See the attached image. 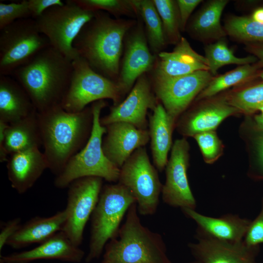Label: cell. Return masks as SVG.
I'll list each match as a JSON object with an SVG mask.
<instances>
[{
    "instance_id": "cell-2",
    "label": "cell",
    "mask_w": 263,
    "mask_h": 263,
    "mask_svg": "<svg viewBox=\"0 0 263 263\" xmlns=\"http://www.w3.org/2000/svg\"><path fill=\"white\" fill-rule=\"evenodd\" d=\"M137 20L113 19L108 13L95 12L73 43L79 56L97 73L116 82L120 68L123 40Z\"/></svg>"
},
{
    "instance_id": "cell-31",
    "label": "cell",
    "mask_w": 263,
    "mask_h": 263,
    "mask_svg": "<svg viewBox=\"0 0 263 263\" xmlns=\"http://www.w3.org/2000/svg\"><path fill=\"white\" fill-rule=\"evenodd\" d=\"M152 1L160 17L167 43L176 45L181 38L180 17L176 1Z\"/></svg>"
},
{
    "instance_id": "cell-45",
    "label": "cell",
    "mask_w": 263,
    "mask_h": 263,
    "mask_svg": "<svg viewBox=\"0 0 263 263\" xmlns=\"http://www.w3.org/2000/svg\"><path fill=\"white\" fill-rule=\"evenodd\" d=\"M259 111H261V113L255 116L254 123L257 127L263 129V107Z\"/></svg>"
},
{
    "instance_id": "cell-44",
    "label": "cell",
    "mask_w": 263,
    "mask_h": 263,
    "mask_svg": "<svg viewBox=\"0 0 263 263\" xmlns=\"http://www.w3.org/2000/svg\"><path fill=\"white\" fill-rule=\"evenodd\" d=\"M251 18L254 21L263 24V7L256 9Z\"/></svg>"
},
{
    "instance_id": "cell-23",
    "label": "cell",
    "mask_w": 263,
    "mask_h": 263,
    "mask_svg": "<svg viewBox=\"0 0 263 263\" xmlns=\"http://www.w3.org/2000/svg\"><path fill=\"white\" fill-rule=\"evenodd\" d=\"M238 112L226 100L210 102L181 118L177 126L178 131L186 136L213 131L225 118Z\"/></svg>"
},
{
    "instance_id": "cell-41",
    "label": "cell",
    "mask_w": 263,
    "mask_h": 263,
    "mask_svg": "<svg viewBox=\"0 0 263 263\" xmlns=\"http://www.w3.org/2000/svg\"><path fill=\"white\" fill-rule=\"evenodd\" d=\"M176 1L179 11L181 30L184 31L190 14L202 0H177Z\"/></svg>"
},
{
    "instance_id": "cell-46",
    "label": "cell",
    "mask_w": 263,
    "mask_h": 263,
    "mask_svg": "<svg viewBox=\"0 0 263 263\" xmlns=\"http://www.w3.org/2000/svg\"><path fill=\"white\" fill-rule=\"evenodd\" d=\"M258 76L261 77L263 82V70L258 72Z\"/></svg>"
},
{
    "instance_id": "cell-3",
    "label": "cell",
    "mask_w": 263,
    "mask_h": 263,
    "mask_svg": "<svg viewBox=\"0 0 263 263\" xmlns=\"http://www.w3.org/2000/svg\"><path fill=\"white\" fill-rule=\"evenodd\" d=\"M72 61L51 46L10 75L30 97L37 112L61 105L70 85Z\"/></svg>"
},
{
    "instance_id": "cell-39",
    "label": "cell",
    "mask_w": 263,
    "mask_h": 263,
    "mask_svg": "<svg viewBox=\"0 0 263 263\" xmlns=\"http://www.w3.org/2000/svg\"><path fill=\"white\" fill-rule=\"evenodd\" d=\"M21 219L16 217L6 222L2 223L0 232V252L1 253L4 246L6 245L9 239L20 227Z\"/></svg>"
},
{
    "instance_id": "cell-11",
    "label": "cell",
    "mask_w": 263,
    "mask_h": 263,
    "mask_svg": "<svg viewBox=\"0 0 263 263\" xmlns=\"http://www.w3.org/2000/svg\"><path fill=\"white\" fill-rule=\"evenodd\" d=\"M103 180L97 177H82L68 187L64 209L66 219L62 231L77 246L82 243L85 226L98 201Z\"/></svg>"
},
{
    "instance_id": "cell-22",
    "label": "cell",
    "mask_w": 263,
    "mask_h": 263,
    "mask_svg": "<svg viewBox=\"0 0 263 263\" xmlns=\"http://www.w3.org/2000/svg\"><path fill=\"white\" fill-rule=\"evenodd\" d=\"M66 219L65 209L49 217H33L20 225L6 245L20 249L35 244H40L62 231Z\"/></svg>"
},
{
    "instance_id": "cell-33",
    "label": "cell",
    "mask_w": 263,
    "mask_h": 263,
    "mask_svg": "<svg viewBox=\"0 0 263 263\" xmlns=\"http://www.w3.org/2000/svg\"><path fill=\"white\" fill-rule=\"evenodd\" d=\"M226 100L239 112L252 114L263 107V82L237 92Z\"/></svg>"
},
{
    "instance_id": "cell-47",
    "label": "cell",
    "mask_w": 263,
    "mask_h": 263,
    "mask_svg": "<svg viewBox=\"0 0 263 263\" xmlns=\"http://www.w3.org/2000/svg\"><path fill=\"white\" fill-rule=\"evenodd\" d=\"M200 263L198 262H197V261H195V260H194V261H192V262H189V263Z\"/></svg>"
},
{
    "instance_id": "cell-34",
    "label": "cell",
    "mask_w": 263,
    "mask_h": 263,
    "mask_svg": "<svg viewBox=\"0 0 263 263\" xmlns=\"http://www.w3.org/2000/svg\"><path fill=\"white\" fill-rule=\"evenodd\" d=\"M80 7L92 12L105 11L118 17H138L132 0H74Z\"/></svg>"
},
{
    "instance_id": "cell-42",
    "label": "cell",
    "mask_w": 263,
    "mask_h": 263,
    "mask_svg": "<svg viewBox=\"0 0 263 263\" xmlns=\"http://www.w3.org/2000/svg\"><path fill=\"white\" fill-rule=\"evenodd\" d=\"M9 124L0 120V162H7L8 156L4 147L5 133Z\"/></svg>"
},
{
    "instance_id": "cell-30",
    "label": "cell",
    "mask_w": 263,
    "mask_h": 263,
    "mask_svg": "<svg viewBox=\"0 0 263 263\" xmlns=\"http://www.w3.org/2000/svg\"><path fill=\"white\" fill-rule=\"evenodd\" d=\"M205 52L209 71L213 75L216 74L217 71L225 65L250 64L258 60L257 57L253 55L244 57H237L228 47L225 40L222 38L207 45L205 49Z\"/></svg>"
},
{
    "instance_id": "cell-17",
    "label": "cell",
    "mask_w": 263,
    "mask_h": 263,
    "mask_svg": "<svg viewBox=\"0 0 263 263\" xmlns=\"http://www.w3.org/2000/svg\"><path fill=\"white\" fill-rule=\"evenodd\" d=\"M106 132L102 143L107 158L120 169L137 149L150 141L148 130H141L128 123L114 122L105 126Z\"/></svg>"
},
{
    "instance_id": "cell-35",
    "label": "cell",
    "mask_w": 263,
    "mask_h": 263,
    "mask_svg": "<svg viewBox=\"0 0 263 263\" xmlns=\"http://www.w3.org/2000/svg\"><path fill=\"white\" fill-rule=\"evenodd\" d=\"M193 137L197 142L206 163H213L221 155L222 144L214 131L198 133Z\"/></svg>"
},
{
    "instance_id": "cell-7",
    "label": "cell",
    "mask_w": 263,
    "mask_h": 263,
    "mask_svg": "<svg viewBox=\"0 0 263 263\" xmlns=\"http://www.w3.org/2000/svg\"><path fill=\"white\" fill-rule=\"evenodd\" d=\"M94 15L95 12L68 0L62 5L49 8L35 20L39 31L48 38L51 46L73 61L79 56L73 46L74 40Z\"/></svg>"
},
{
    "instance_id": "cell-8",
    "label": "cell",
    "mask_w": 263,
    "mask_h": 263,
    "mask_svg": "<svg viewBox=\"0 0 263 263\" xmlns=\"http://www.w3.org/2000/svg\"><path fill=\"white\" fill-rule=\"evenodd\" d=\"M51 46L35 19L18 20L0 30V75H11L44 49Z\"/></svg>"
},
{
    "instance_id": "cell-25",
    "label": "cell",
    "mask_w": 263,
    "mask_h": 263,
    "mask_svg": "<svg viewBox=\"0 0 263 263\" xmlns=\"http://www.w3.org/2000/svg\"><path fill=\"white\" fill-rule=\"evenodd\" d=\"M36 111L19 83L10 75H0V120L10 124Z\"/></svg>"
},
{
    "instance_id": "cell-27",
    "label": "cell",
    "mask_w": 263,
    "mask_h": 263,
    "mask_svg": "<svg viewBox=\"0 0 263 263\" xmlns=\"http://www.w3.org/2000/svg\"><path fill=\"white\" fill-rule=\"evenodd\" d=\"M228 1L214 0L209 2L192 19L189 25V30L201 38L223 37L226 33L221 25L220 18Z\"/></svg>"
},
{
    "instance_id": "cell-5",
    "label": "cell",
    "mask_w": 263,
    "mask_h": 263,
    "mask_svg": "<svg viewBox=\"0 0 263 263\" xmlns=\"http://www.w3.org/2000/svg\"><path fill=\"white\" fill-rule=\"evenodd\" d=\"M104 100L91 106L93 124L90 137L83 148L67 162L62 172L56 176L54 185L58 188H68L74 181L85 177H97L110 183L118 182L120 169L105 155L102 147L106 128L101 125L100 113L107 106Z\"/></svg>"
},
{
    "instance_id": "cell-6",
    "label": "cell",
    "mask_w": 263,
    "mask_h": 263,
    "mask_svg": "<svg viewBox=\"0 0 263 263\" xmlns=\"http://www.w3.org/2000/svg\"><path fill=\"white\" fill-rule=\"evenodd\" d=\"M135 202L130 191L119 183L103 186L91 217L89 251L85 260L86 263L100 257L105 245L116 236L123 218Z\"/></svg>"
},
{
    "instance_id": "cell-26",
    "label": "cell",
    "mask_w": 263,
    "mask_h": 263,
    "mask_svg": "<svg viewBox=\"0 0 263 263\" xmlns=\"http://www.w3.org/2000/svg\"><path fill=\"white\" fill-rule=\"evenodd\" d=\"M42 146L38 112L8 125L4 147L9 156L13 153Z\"/></svg>"
},
{
    "instance_id": "cell-32",
    "label": "cell",
    "mask_w": 263,
    "mask_h": 263,
    "mask_svg": "<svg viewBox=\"0 0 263 263\" xmlns=\"http://www.w3.org/2000/svg\"><path fill=\"white\" fill-rule=\"evenodd\" d=\"M225 31L242 41L263 42V24L254 21L251 17L229 18L225 25Z\"/></svg>"
},
{
    "instance_id": "cell-37",
    "label": "cell",
    "mask_w": 263,
    "mask_h": 263,
    "mask_svg": "<svg viewBox=\"0 0 263 263\" xmlns=\"http://www.w3.org/2000/svg\"><path fill=\"white\" fill-rule=\"evenodd\" d=\"M253 135L252 152L255 159L249 174L256 180H263V129L254 124Z\"/></svg>"
},
{
    "instance_id": "cell-15",
    "label": "cell",
    "mask_w": 263,
    "mask_h": 263,
    "mask_svg": "<svg viewBox=\"0 0 263 263\" xmlns=\"http://www.w3.org/2000/svg\"><path fill=\"white\" fill-rule=\"evenodd\" d=\"M158 103L150 80L146 74H143L136 80L126 98L111 107L109 113L100 118V124L106 126L114 122H123L139 129L148 130V110L152 111Z\"/></svg>"
},
{
    "instance_id": "cell-20",
    "label": "cell",
    "mask_w": 263,
    "mask_h": 263,
    "mask_svg": "<svg viewBox=\"0 0 263 263\" xmlns=\"http://www.w3.org/2000/svg\"><path fill=\"white\" fill-rule=\"evenodd\" d=\"M183 213L197 224L195 237H204L227 242H241L248 230L251 221L233 214L220 217L206 216L195 209L184 208Z\"/></svg>"
},
{
    "instance_id": "cell-16",
    "label": "cell",
    "mask_w": 263,
    "mask_h": 263,
    "mask_svg": "<svg viewBox=\"0 0 263 263\" xmlns=\"http://www.w3.org/2000/svg\"><path fill=\"white\" fill-rule=\"evenodd\" d=\"M188 244L194 260L200 263H257L259 246L241 242H227L204 237Z\"/></svg>"
},
{
    "instance_id": "cell-12",
    "label": "cell",
    "mask_w": 263,
    "mask_h": 263,
    "mask_svg": "<svg viewBox=\"0 0 263 263\" xmlns=\"http://www.w3.org/2000/svg\"><path fill=\"white\" fill-rule=\"evenodd\" d=\"M209 71L201 70L175 77L152 78L153 91L175 123L194 98L212 79Z\"/></svg>"
},
{
    "instance_id": "cell-4",
    "label": "cell",
    "mask_w": 263,
    "mask_h": 263,
    "mask_svg": "<svg viewBox=\"0 0 263 263\" xmlns=\"http://www.w3.org/2000/svg\"><path fill=\"white\" fill-rule=\"evenodd\" d=\"M125 218L116 236L105 245L99 263H172L161 235L142 224L136 202Z\"/></svg>"
},
{
    "instance_id": "cell-40",
    "label": "cell",
    "mask_w": 263,
    "mask_h": 263,
    "mask_svg": "<svg viewBox=\"0 0 263 263\" xmlns=\"http://www.w3.org/2000/svg\"><path fill=\"white\" fill-rule=\"evenodd\" d=\"M28 2L31 18L34 19L49 8L55 5H62L65 3L61 0H28Z\"/></svg>"
},
{
    "instance_id": "cell-14",
    "label": "cell",
    "mask_w": 263,
    "mask_h": 263,
    "mask_svg": "<svg viewBox=\"0 0 263 263\" xmlns=\"http://www.w3.org/2000/svg\"><path fill=\"white\" fill-rule=\"evenodd\" d=\"M189 150V144L185 138L174 141L165 167L166 180L161 196L163 202L170 207L195 209L196 202L187 176Z\"/></svg>"
},
{
    "instance_id": "cell-10",
    "label": "cell",
    "mask_w": 263,
    "mask_h": 263,
    "mask_svg": "<svg viewBox=\"0 0 263 263\" xmlns=\"http://www.w3.org/2000/svg\"><path fill=\"white\" fill-rule=\"evenodd\" d=\"M72 64L70 85L61 104L66 111L79 112L89 104L105 99L112 100L113 105L121 102L123 97L116 82L95 72L80 56Z\"/></svg>"
},
{
    "instance_id": "cell-28",
    "label": "cell",
    "mask_w": 263,
    "mask_h": 263,
    "mask_svg": "<svg viewBox=\"0 0 263 263\" xmlns=\"http://www.w3.org/2000/svg\"><path fill=\"white\" fill-rule=\"evenodd\" d=\"M141 19L150 50L157 56L167 44L160 17L152 0H132Z\"/></svg>"
},
{
    "instance_id": "cell-29",
    "label": "cell",
    "mask_w": 263,
    "mask_h": 263,
    "mask_svg": "<svg viewBox=\"0 0 263 263\" xmlns=\"http://www.w3.org/2000/svg\"><path fill=\"white\" fill-rule=\"evenodd\" d=\"M259 68L256 64L241 65L224 75L213 78L197 96V100L211 97L228 88L258 76Z\"/></svg>"
},
{
    "instance_id": "cell-19",
    "label": "cell",
    "mask_w": 263,
    "mask_h": 263,
    "mask_svg": "<svg viewBox=\"0 0 263 263\" xmlns=\"http://www.w3.org/2000/svg\"><path fill=\"white\" fill-rule=\"evenodd\" d=\"M201 70L209 71L207 59L181 37L172 51H162L157 55L152 78L175 77Z\"/></svg>"
},
{
    "instance_id": "cell-38",
    "label": "cell",
    "mask_w": 263,
    "mask_h": 263,
    "mask_svg": "<svg viewBox=\"0 0 263 263\" xmlns=\"http://www.w3.org/2000/svg\"><path fill=\"white\" fill-rule=\"evenodd\" d=\"M244 243L249 246H259L263 243V198L261 209L257 217L251 221L244 238Z\"/></svg>"
},
{
    "instance_id": "cell-21",
    "label": "cell",
    "mask_w": 263,
    "mask_h": 263,
    "mask_svg": "<svg viewBox=\"0 0 263 263\" xmlns=\"http://www.w3.org/2000/svg\"><path fill=\"white\" fill-rule=\"evenodd\" d=\"M9 181L18 193L30 189L48 169V163L39 148H34L11 154L6 162Z\"/></svg>"
},
{
    "instance_id": "cell-18",
    "label": "cell",
    "mask_w": 263,
    "mask_h": 263,
    "mask_svg": "<svg viewBox=\"0 0 263 263\" xmlns=\"http://www.w3.org/2000/svg\"><path fill=\"white\" fill-rule=\"evenodd\" d=\"M84 256V251L60 231L31 249L7 255H0V263H30L39 260L80 263Z\"/></svg>"
},
{
    "instance_id": "cell-13",
    "label": "cell",
    "mask_w": 263,
    "mask_h": 263,
    "mask_svg": "<svg viewBox=\"0 0 263 263\" xmlns=\"http://www.w3.org/2000/svg\"><path fill=\"white\" fill-rule=\"evenodd\" d=\"M137 19L125 38L124 53L116 81L123 97L140 76L153 70L157 59L149 47L143 22L139 16Z\"/></svg>"
},
{
    "instance_id": "cell-9",
    "label": "cell",
    "mask_w": 263,
    "mask_h": 263,
    "mask_svg": "<svg viewBox=\"0 0 263 263\" xmlns=\"http://www.w3.org/2000/svg\"><path fill=\"white\" fill-rule=\"evenodd\" d=\"M158 171L145 147L135 150L120 168L117 182L133 196L140 215H153L157 209L163 186Z\"/></svg>"
},
{
    "instance_id": "cell-43",
    "label": "cell",
    "mask_w": 263,
    "mask_h": 263,
    "mask_svg": "<svg viewBox=\"0 0 263 263\" xmlns=\"http://www.w3.org/2000/svg\"><path fill=\"white\" fill-rule=\"evenodd\" d=\"M247 49L257 57L258 61L256 64L259 69L263 67V43L250 44Z\"/></svg>"
},
{
    "instance_id": "cell-36",
    "label": "cell",
    "mask_w": 263,
    "mask_h": 263,
    "mask_svg": "<svg viewBox=\"0 0 263 263\" xmlns=\"http://www.w3.org/2000/svg\"><path fill=\"white\" fill-rule=\"evenodd\" d=\"M32 18L28 0L19 2H0V30L21 19Z\"/></svg>"
},
{
    "instance_id": "cell-24",
    "label": "cell",
    "mask_w": 263,
    "mask_h": 263,
    "mask_svg": "<svg viewBox=\"0 0 263 263\" xmlns=\"http://www.w3.org/2000/svg\"><path fill=\"white\" fill-rule=\"evenodd\" d=\"M174 123L159 102L149 115L148 131L153 165L163 171L168 162V155L172 146V133Z\"/></svg>"
},
{
    "instance_id": "cell-1",
    "label": "cell",
    "mask_w": 263,
    "mask_h": 263,
    "mask_svg": "<svg viewBox=\"0 0 263 263\" xmlns=\"http://www.w3.org/2000/svg\"><path fill=\"white\" fill-rule=\"evenodd\" d=\"M38 117L48 169L56 176L88 141L93 124L92 107L70 113L58 105L38 112Z\"/></svg>"
}]
</instances>
